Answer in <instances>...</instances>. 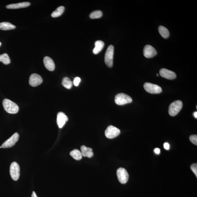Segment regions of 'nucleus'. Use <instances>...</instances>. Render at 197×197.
<instances>
[{"label": "nucleus", "mask_w": 197, "mask_h": 197, "mask_svg": "<svg viewBox=\"0 0 197 197\" xmlns=\"http://www.w3.org/2000/svg\"><path fill=\"white\" fill-rule=\"evenodd\" d=\"M164 147L165 149L168 150L170 149V145L168 142H165L164 144Z\"/></svg>", "instance_id": "28"}, {"label": "nucleus", "mask_w": 197, "mask_h": 197, "mask_svg": "<svg viewBox=\"0 0 197 197\" xmlns=\"http://www.w3.org/2000/svg\"><path fill=\"white\" fill-rule=\"evenodd\" d=\"M3 105L4 109L9 113L15 114L18 112L19 108L17 104L8 99H4Z\"/></svg>", "instance_id": "1"}, {"label": "nucleus", "mask_w": 197, "mask_h": 197, "mask_svg": "<svg viewBox=\"0 0 197 197\" xmlns=\"http://www.w3.org/2000/svg\"><path fill=\"white\" fill-rule=\"evenodd\" d=\"M44 63L45 67L49 71H52L55 70V63L53 60L50 57L46 56L44 58Z\"/></svg>", "instance_id": "14"}, {"label": "nucleus", "mask_w": 197, "mask_h": 197, "mask_svg": "<svg viewBox=\"0 0 197 197\" xmlns=\"http://www.w3.org/2000/svg\"><path fill=\"white\" fill-rule=\"evenodd\" d=\"M31 197H37L35 193V192L33 191L32 193V195H31Z\"/></svg>", "instance_id": "30"}, {"label": "nucleus", "mask_w": 197, "mask_h": 197, "mask_svg": "<svg viewBox=\"0 0 197 197\" xmlns=\"http://www.w3.org/2000/svg\"><path fill=\"white\" fill-rule=\"evenodd\" d=\"M68 118L64 113L60 112L57 115V123L59 128H62L64 126Z\"/></svg>", "instance_id": "13"}, {"label": "nucleus", "mask_w": 197, "mask_h": 197, "mask_svg": "<svg viewBox=\"0 0 197 197\" xmlns=\"http://www.w3.org/2000/svg\"><path fill=\"white\" fill-rule=\"evenodd\" d=\"M132 97L124 93H118L116 95L115 102L118 105H123L132 102Z\"/></svg>", "instance_id": "4"}, {"label": "nucleus", "mask_w": 197, "mask_h": 197, "mask_svg": "<svg viewBox=\"0 0 197 197\" xmlns=\"http://www.w3.org/2000/svg\"><path fill=\"white\" fill-rule=\"evenodd\" d=\"M144 87L145 89L147 92L152 94H157L162 91V88L159 85L150 82H146L144 84Z\"/></svg>", "instance_id": "6"}, {"label": "nucleus", "mask_w": 197, "mask_h": 197, "mask_svg": "<svg viewBox=\"0 0 197 197\" xmlns=\"http://www.w3.org/2000/svg\"><path fill=\"white\" fill-rule=\"evenodd\" d=\"M158 31L162 37L164 38H167L169 37V30L166 27L162 26H159L158 27Z\"/></svg>", "instance_id": "19"}, {"label": "nucleus", "mask_w": 197, "mask_h": 197, "mask_svg": "<svg viewBox=\"0 0 197 197\" xmlns=\"http://www.w3.org/2000/svg\"><path fill=\"white\" fill-rule=\"evenodd\" d=\"M19 138L18 134L17 133H15L10 138L5 140L1 147H0V148H8L13 147L17 142Z\"/></svg>", "instance_id": "7"}, {"label": "nucleus", "mask_w": 197, "mask_h": 197, "mask_svg": "<svg viewBox=\"0 0 197 197\" xmlns=\"http://www.w3.org/2000/svg\"><path fill=\"white\" fill-rule=\"evenodd\" d=\"M16 26L8 22L0 23V29L3 30H8L14 29Z\"/></svg>", "instance_id": "18"}, {"label": "nucleus", "mask_w": 197, "mask_h": 197, "mask_svg": "<svg viewBox=\"0 0 197 197\" xmlns=\"http://www.w3.org/2000/svg\"><path fill=\"white\" fill-rule=\"evenodd\" d=\"M64 10L65 7L64 6L59 7L52 13L51 16L53 18L59 17L63 14V13H64Z\"/></svg>", "instance_id": "22"}, {"label": "nucleus", "mask_w": 197, "mask_h": 197, "mask_svg": "<svg viewBox=\"0 0 197 197\" xmlns=\"http://www.w3.org/2000/svg\"><path fill=\"white\" fill-rule=\"evenodd\" d=\"M1 44H2V43H1V42H0V46H1Z\"/></svg>", "instance_id": "33"}, {"label": "nucleus", "mask_w": 197, "mask_h": 197, "mask_svg": "<svg viewBox=\"0 0 197 197\" xmlns=\"http://www.w3.org/2000/svg\"><path fill=\"white\" fill-rule=\"evenodd\" d=\"M30 5V3L29 2H23L20 3L12 4L6 6L8 9H18L20 8H23L27 7Z\"/></svg>", "instance_id": "15"}, {"label": "nucleus", "mask_w": 197, "mask_h": 197, "mask_svg": "<svg viewBox=\"0 0 197 197\" xmlns=\"http://www.w3.org/2000/svg\"><path fill=\"white\" fill-rule=\"evenodd\" d=\"M95 47L93 50V53L97 55L102 50L104 46V42L101 40L96 41L95 44Z\"/></svg>", "instance_id": "17"}, {"label": "nucleus", "mask_w": 197, "mask_h": 197, "mask_svg": "<svg viewBox=\"0 0 197 197\" xmlns=\"http://www.w3.org/2000/svg\"><path fill=\"white\" fill-rule=\"evenodd\" d=\"M145 57L147 58H151L154 57L157 54V52L155 48L151 45H146L143 51Z\"/></svg>", "instance_id": "11"}, {"label": "nucleus", "mask_w": 197, "mask_h": 197, "mask_svg": "<svg viewBox=\"0 0 197 197\" xmlns=\"http://www.w3.org/2000/svg\"><path fill=\"white\" fill-rule=\"evenodd\" d=\"M194 115L195 118H197V112L196 111L194 113Z\"/></svg>", "instance_id": "31"}, {"label": "nucleus", "mask_w": 197, "mask_h": 197, "mask_svg": "<svg viewBox=\"0 0 197 197\" xmlns=\"http://www.w3.org/2000/svg\"><path fill=\"white\" fill-rule=\"evenodd\" d=\"M81 151L82 156L91 158L93 156V153L92 151L93 150L90 147H87L85 145H82L81 147Z\"/></svg>", "instance_id": "16"}, {"label": "nucleus", "mask_w": 197, "mask_h": 197, "mask_svg": "<svg viewBox=\"0 0 197 197\" xmlns=\"http://www.w3.org/2000/svg\"><path fill=\"white\" fill-rule=\"evenodd\" d=\"M0 61L5 65H8L10 63V59L7 54L4 53L0 55Z\"/></svg>", "instance_id": "23"}, {"label": "nucleus", "mask_w": 197, "mask_h": 197, "mask_svg": "<svg viewBox=\"0 0 197 197\" xmlns=\"http://www.w3.org/2000/svg\"><path fill=\"white\" fill-rule=\"evenodd\" d=\"M62 85L66 89H70L72 87L73 83L69 78L66 77L63 78Z\"/></svg>", "instance_id": "21"}, {"label": "nucleus", "mask_w": 197, "mask_h": 197, "mask_svg": "<svg viewBox=\"0 0 197 197\" xmlns=\"http://www.w3.org/2000/svg\"><path fill=\"white\" fill-rule=\"evenodd\" d=\"M157 76H159V75L158 74H157Z\"/></svg>", "instance_id": "32"}, {"label": "nucleus", "mask_w": 197, "mask_h": 197, "mask_svg": "<svg viewBox=\"0 0 197 197\" xmlns=\"http://www.w3.org/2000/svg\"><path fill=\"white\" fill-rule=\"evenodd\" d=\"M11 177L14 181H17L20 176V166L16 162H12L10 168Z\"/></svg>", "instance_id": "5"}, {"label": "nucleus", "mask_w": 197, "mask_h": 197, "mask_svg": "<svg viewBox=\"0 0 197 197\" xmlns=\"http://www.w3.org/2000/svg\"><path fill=\"white\" fill-rule=\"evenodd\" d=\"M117 173L120 183L124 184L127 182L129 180V175L126 169L122 168H119L117 170Z\"/></svg>", "instance_id": "9"}, {"label": "nucleus", "mask_w": 197, "mask_h": 197, "mask_svg": "<svg viewBox=\"0 0 197 197\" xmlns=\"http://www.w3.org/2000/svg\"><path fill=\"white\" fill-rule=\"evenodd\" d=\"M102 16V12L100 10H98L92 12L89 15V17L92 19L99 18H101Z\"/></svg>", "instance_id": "24"}, {"label": "nucleus", "mask_w": 197, "mask_h": 197, "mask_svg": "<svg viewBox=\"0 0 197 197\" xmlns=\"http://www.w3.org/2000/svg\"><path fill=\"white\" fill-rule=\"evenodd\" d=\"M70 155L73 158L77 160H80L82 159V153L79 150L77 149L72 151L70 153Z\"/></svg>", "instance_id": "20"}, {"label": "nucleus", "mask_w": 197, "mask_h": 197, "mask_svg": "<svg viewBox=\"0 0 197 197\" xmlns=\"http://www.w3.org/2000/svg\"><path fill=\"white\" fill-rule=\"evenodd\" d=\"M190 141L193 144L197 145V136L196 135H192L190 137Z\"/></svg>", "instance_id": "25"}, {"label": "nucleus", "mask_w": 197, "mask_h": 197, "mask_svg": "<svg viewBox=\"0 0 197 197\" xmlns=\"http://www.w3.org/2000/svg\"><path fill=\"white\" fill-rule=\"evenodd\" d=\"M114 47L112 45H110L106 51L104 61L106 65L109 67H112L113 64V57Z\"/></svg>", "instance_id": "3"}, {"label": "nucleus", "mask_w": 197, "mask_h": 197, "mask_svg": "<svg viewBox=\"0 0 197 197\" xmlns=\"http://www.w3.org/2000/svg\"><path fill=\"white\" fill-rule=\"evenodd\" d=\"M159 72L161 76L166 79L173 80L176 77L175 73L166 69H162L160 70Z\"/></svg>", "instance_id": "12"}, {"label": "nucleus", "mask_w": 197, "mask_h": 197, "mask_svg": "<svg viewBox=\"0 0 197 197\" xmlns=\"http://www.w3.org/2000/svg\"><path fill=\"white\" fill-rule=\"evenodd\" d=\"M154 151H155V154L159 155V154H160V150L159 148H156L154 150Z\"/></svg>", "instance_id": "29"}, {"label": "nucleus", "mask_w": 197, "mask_h": 197, "mask_svg": "<svg viewBox=\"0 0 197 197\" xmlns=\"http://www.w3.org/2000/svg\"><path fill=\"white\" fill-rule=\"evenodd\" d=\"M183 103L178 100L171 103L169 108V114L171 116H175L180 112L183 107Z\"/></svg>", "instance_id": "2"}, {"label": "nucleus", "mask_w": 197, "mask_h": 197, "mask_svg": "<svg viewBox=\"0 0 197 197\" xmlns=\"http://www.w3.org/2000/svg\"><path fill=\"white\" fill-rule=\"evenodd\" d=\"M81 82V78H79V77H76L74 80V82H73V83H74V85H75V86H78L79 85L80 82Z\"/></svg>", "instance_id": "27"}, {"label": "nucleus", "mask_w": 197, "mask_h": 197, "mask_svg": "<svg viewBox=\"0 0 197 197\" xmlns=\"http://www.w3.org/2000/svg\"><path fill=\"white\" fill-rule=\"evenodd\" d=\"M191 169L194 172L195 176L197 177V163L193 164L191 166Z\"/></svg>", "instance_id": "26"}, {"label": "nucleus", "mask_w": 197, "mask_h": 197, "mask_svg": "<svg viewBox=\"0 0 197 197\" xmlns=\"http://www.w3.org/2000/svg\"><path fill=\"white\" fill-rule=\"evenodd\" d=\"M43 82L42 78L40 76L36 74H31L29 80V83L32 87H36L41 85Z\"/></svg>", "instance_id": "10"}, {"label": "nucleus", "mask_w": 197, "mask_h": 197, "mask_svg": "<svg viewBox=\"0 0 197 197\" xmlns=\"http://www.w3.org/2000/svg\"><path fill=\"white\" fill-rule=\"evenodd\" d=\"M120 133L121 131L119 129L112 125L108 126L105 132L106 137L109 139H112L117 137Z\"/></svg>", "instance_id": "8"}]
</instances>
